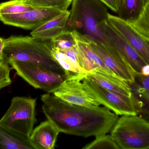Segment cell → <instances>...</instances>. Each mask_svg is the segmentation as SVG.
<instances>
[{
  "mask_svg": "<svg viewBox=\"0 0 149 149\" xmlns=\"http://www.w3.org/2000/svg\"><path fill=\"white\" fill-rule=\"evenodd\" d=\"M41 100L45 115L60 133L85 138L97 137L109 133L119 118L106 107L93 108L77 106L52 93L43 94Z\"/></svg>",
  "mask_w": 149,
  "mask_h": 149,
  "instance_id": "1",
  "label": "cell"
},
{
  "mask_svg": "<svg viewBox=\"0 0 149 149\" xmlns=\"http://www.w3.org/2000/svg\"><path fill=\"white\" fill-rule=\"evenodd\" d=\"M3 62H30L41 65L56 72L65 73L52 52L50 41L34 37L12 36L4 39Z\"/></svg>",
  "mask_w": 149,
  "mask_h": 149,
  "instance_id": "2",
  "label": "cell"
},
{
  "mask_svg": "<svg viewBox=\"0 0 149 149\" xmlns=\"http://www.w3.org/2000/svg\"><path fill=\"white\" fill-rule=\"evenodd\" d=\"M68 29H75L87 37L109 45L101 28L107 19L108 7L100 0H72Z\"/></svg>",
  "mask_w": 149,
  "mask_h": 149,
  "instance_id": "3",
  "label": "cell"
},
{
  "mask_svg": "<svg viewBox=\"0 0 149 149\" xmlns=\"http://www.w3.org/2000/svg\"><path fill=\"white\" fill-rule=\"evenodd\" d=\"M111 131L120 149H149V121L141 116L122 115Z\"/></svg>",
  "mask_w": 149,
  "mask_h": 149,
  "instance_id": "4",
  "label": "cell"
},
{
  "mask_svg": "<svg viewBox=\"0 0 149 149\" xmlns=\"http://www.w3.org/2000/svg\"><path fill=\"white\" fill-rule=\"evenodd\" d=\"M36 99L15 97L0 120V123L11 131L30 137L37 122Z\"/></svg>",
  "mask_w": 149,
  "mask_h": 149,
  "instance_id": "5",
  "label": "cell"
},
{
  "mask_svg": "<svg viewBox=\"0 0 149 149\" xmlns=\"http://www.w3.org/2000/svg\"><path fill=\"white\" fill-rule=\"evenodd\" d=\"M9 64L18 76L34 88L49 93H52L67 80L65 73L56 72L38 64L11 61Z\"/></svg>",
  "mask_w": 149,
  "mask_h": 149,
  "instance_id": "6",
  "label": "cell"
},
{
  "mask_svg": "<svg viewBox=\"0 0 149 149\" xmlns=\"http://www.w3.org/2000/svg\"><path fill=\"white\" fill-rule=\"evenodd\" d=\"M82 81L101 105L116 114L118 115L138 114L133 96L129 97L107 90L86 77L83 78Z\"/></svg>",
  "mask_w": 149,
  "mask_h": 149,
  "instance_id": "7",
  "label": "cell"
},
{
  "mask_svg": "<svg viewBox=\"0 0 149 149\" xmlns=\"http://www.w3.org/2000/svg\"><path fill=\"white\" fill-rule=\"evenodd\" d=\"M86 37L92 49L112 71L129 85L135 81L136 73L120 52L111 45Z\"/></svg>",
  "mask_w": 149,
  "mask_h": 149,
  "instance_id": "8",
  "label": "cell"
},
{
  "mask_svg": "<svg viewBox=\"0 0 149 149\" xmlns=\"http://www.w3.org/2000/svg\"><path fill=\"white\" fill-rule=\"evenodd\" d=\"M52 94L66 102L77 106L95 108L101 105L80 79L66 80Z\"/></svg>",
  "mask_w": 149,
  "mask_h": 149,
  "instance_id": "9",
  "label": "cell"
},
{
  "mask_svg": "<svg viewBox=\"0 0 149 149\" xmlns=\"http://www.w3.org/2000/svg\"><path fill=\"white\" fill-rule=\"evenodd\" d=\"M63 12L58 9L36 7L19 14L1 15L0 20L8 25L33 30Z\"/></svg>",
  "mask_w": 149,
  "mask_h": 149,
  "instance_id": "10",
  "label": "cell"
},
{
  "mask_svg": "<svg viewBox=\"0 0 149 149\" xmlns=\"http://www.w3.org/2000/svg\"><path fill=\"white\" fill-rule=\"evenodd\" d=\"M107 20L145 63L149 65V41L138 33L128 21L109 13L108 14Z\"/></svg>",
  "mask_w": 149,
  "mask_h": 149,
  "instance_id": "11",
  "label": "cell"
},
{
  "mask_svg": "<svg viewBox=\"0 0 149 149\" xmlns=\"http://www.w3.org/2000/svg\"><path fill=\"white\" fill-rule=\"evenodd\" d=\"M72 31L76 42L78 63L86 74L93 71L102 70L112 75L117 76L108 68L92 49L86 36L76 30H72Z\"/></svg>",
  "mask_w": 149,
  "mask_h": 149,
  "instance_id": "12",
  "label": "cell"
},
{
  "mask_svg": "<svg viewBox=\"0 0 149 149\" xmlns=\"http://www.w3.org/2000/svg\"><path fill=\"white\" fill-rule=\"evenodd\" d=\"M101 28L107 37L109 45L120 52L128 61L136 73H141L143 66L147 64L125 38L106 20L101 23Z\"/></svg>",
  "mask_w": 149,
  "mask_h": 149,
  "instance_id": "13",
  "label": "cell"
},
{
  "mask_svg": "<svg viewBox=\"0 0 149 149\" xmlns=\"http://www.w3.org/2000/svg\"><path fill=\"white\" fill-rule=\"evenodd\" d=\"M70 11L67 10L47 21L31 32L32 36L50 41L63 33L68 29Z\"/></svg>",
  "mask_w": 149,
  "mask_h": 149,
  "instance_id": "14",
  "label": "cell"
},
{
  "mask_svg": "<svg viewBox=\"0 0 149 149\" xmlns=\"http://www.w3.org/2000/svg\"><path fill=\"white\" fill-rule=\"evenodd\" d=\"M60 133L55 125L47 120L33 129L30 140L35 149H53Z\"/></svg>",
  "mask_w": 149,
  "mask_h": 149,
  "instance_id": "15",
  "label": "cell"
},
{
  "mask_svg": "<svg viewBox=\"0 0 149 149\" xmlns=\"http://www.w3.org/2000/svg\"><path fill=\"white\" fill-rule=\"evenodd\" d=\"M85 77L107 90L129 97L133 96L129 84L118 76L97 70L87 73Z\"/></svg>",
  "mask_w": 149,
  "mask_h": 149,
  "instance_id": "16",
  "label": "cell"
},
{
  "mask_svg": "<svg viewBox=\"0 0 149 149\" xmlns=\"http://www.w3.org/2000/svg\"><path fill=\"white\" fill-rule=\"evenodd\" d=\"M129 85L138 113L149 121V76L144 77L136 73L135 81Z\"/></svg>",
  "mask_w": 149,
  "mask_h": 149,
  "instance_id": "17",
  "label": "cell"
},
{
  "mask_svg": "<svg viewBox=\"0 0 149 149\" xmlns=\"http://www.w3.org/2000/svg\"><path fill=\"white\" fill-rule=\"evenodd\" d=\"M0 149H35L30 137L11 131L0 123Z\"/></svg>",
  "mask_w": 149,
  "mask_h": 149,
  "instance_id": "18",
  "label": "cell"
},
{
  "mask_svg": "<svg viewBox=\"0 0 149 149\" xmlns=\"http://www.w3.org/2000/svg\"><path fill=\"white\" fill-rule=\"evenodd\" d=\"M51 48L52 55L64 70L67 80L78 78L82 80L86 76V73L80 67L79 64L62 52L58 47L51 45Z\"/></svg>",
  "mask_w": 149,
  "mask_h": 149,
  "instance_id": "19",
  "label": "cell"
},
{
  "mask_svg": "<svg viewBox=\"0 0 149 149\" xmlns=\"http://www.w3.org/2000/svg\"><path fill=\"white\" fill-rule=\"evenodd\" d=\"M146 0H124L121 3L118 16L129 22L137 19L142 10Z\"/></svg>",
  "mask_w": 149,
  "mask_h": 149,
  "instance_id": "20",
  "label": "cell"
},
{
  "mask_svg": "<svg viewBox=\"0 0 149 149\" xmlns=\"http://www.w3.org/2000/svg\"><path fill=\"white\" fill-rule=\"evenodd\" d=\"M129 22L138 33L149 41V0H146L137 19Z\"/></svg>",
  "mask_w": 149,
  "mask_h": 149,
  "instance_id": "21",
  "label": "cell"
},
{
  "mask_svg": "<svg viewBox=\"0 0 149 149\" xmlns=\"http://www.w3.org/2000/svg\"><path fill=\"white\" fill-rule=\"evenodd\" d=\"M35 8L23 0H11L0 3V16L19 14Z\"/></svg>",
  "mask_w": 149,
  "mask_h": 149,
  "instance_id": "22",
  "label": "cell"
},
{
  "mask_svg": "<svg viewBox=\"0 0 149 149\" xmlns=\"http://www.w3.org/2000/svg\"><path fill=\"white\" fill-rule=\"evenodd\" d=\"M31 6L37 8H50L63 11L68 10L72 0H23Z\"/></svg>",
  "mask_w": 149,
  "mask_h": 149,
  "instance_id": "23",
  "label": "cell"
},
{
  "mask_svg": "<svg viewBox=\"0 0 149 149\" xmlns=\"http://www.w3.org/2000/svg\"><path fill=\"white\" fill-rule=\"evenodd\" d=\"M95 140L82 148L83 149H120L111 135L97 136Z\"/></svg>",
  "mask_w": 149,
  "mask_h": 149,
  "instance_id": "24",
  "label": "cell"
},
{
  "mask_svg": "<svg viewBox=\"0 0 149 149\" xmlns=\"http://www.w3.org/2000/svg\"><path fill=\"white\" fill-rule=\"evenodd\" d=\"M52 46L58 47L60 49H67L76 45L72 31L67 29L63 33L50 41Z\"/></svg>",
  "mask_w": 149,
  "mask_h": 149,
  "instance_id": "25",
  "label": "cell"
},
{
  "mask_svg": "<svg viewBox=\"0 0 149 149\" xmlns=\"http://www.w3.org/2000/svg\"><path fill=\"white\" fill-rule=\"evenodd\" d=\"M9 65L4 62L0 64V90L11 84L10 69Z\"/></svg>",
  "mask_w": 149,
  "mask_h": 149,
  "instance_id": "26",
  "label": "cell"
},
{
  "mask_svg": "<svg viewBox=\"0 0 149 149\" xmlns=\"http://www.w3.org/2000/svg\"><path fill=\"white\" fill-rule=\"evenodd\" d=\"M108 8L115 12L118 13L121 5L120 0H100Z\"/></svg>",
  "mask_w": 149,
  "mask_h": 149,
  "instance_id": "27",
  "label": "cell"
},
{
  "mask_svg": "<svg viewBox=\"0 0 149 149\" xmlns=\"http://www.w3.org/2000/svg\"><path fill=\"white\" fill-rule=\"evenodd\" d=\"M4 45V39L0 37V64L3 62V51Z\"/></svg>",
  "mask_w": 149,
  "mask_h": 149,
  "instance_id": "28",
  "label": "cell"
},
{
  "mask_svg": "<svg viewBox=\"0 0 149 149\" xmlns=\"http://www.w3.org/2000/svg\"><path fill=\"white\" fill-rule=\"evenodd\" d=\"M141 74L144 77L149 76V65L146 64L143 66L141 70Z\"/></svg>",
  "mask_w": 149,
  "mask_h": 149,
  "instance_id": "29",
  "label": "cell"
},
{
  "mask_svg": "<svg viewBox=\"0 0 149 149\" xmlns=\"http://www.w3.org/2000/svg\"><path fill=\"white\" fill-rule=\"evenodd\" d=\"M121 1V3H123L124 2V0H120Z\"/></svg>",
  "mask_w": 149,
  "mask_h": 149,
  "instance_id": "30",
  "label": "cell"
}]
</instances>
